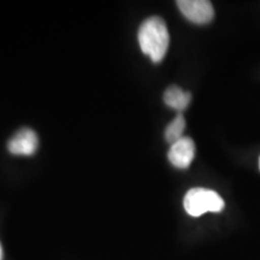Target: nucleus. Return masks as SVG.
<instances>
[{
	"label": "nucleus",
	"instance_id": "obj_1",
	"mask_svg": "<svg viewBox=\"0 0 260 260\" xmlns=\"http://www.w3.org/2000/svg\"><path fill=\"white\" fill-rule=\"evenodd\" d=\"M139 45L146 56L153 63H160L167 54L170 35L164 19L152 16L142 22L139 29Z\"/></svg>",
	"mask_w": 260,
	"mask_h": 260
},
{
	"label": "nucleus",
	"instance_id": "obj_2",
	"mask_svg": "<svg viewBox=\"0 0 260 260\" xmlns=\"http://www.w3.org/2000/svg\"><path fill=\"white\" fill-rule=\"evenodd\" d=\"M184 210L191 217H200L206 212H220L224 201L218 193L205 188H191L183 200Z\"/></svg>",
	"mask_w": 260,
	"mask_h": 260
},
{
	"label": "nucleus",
	"instance_id": "obj_3",
	"mask_svg": "<svg viewBox=\"0 0 260 260\" xmlns=\"http://www.w3.org/2000/svg\"><path fill=\"white\" fill-rule=\"evenodd\" d=\"M177 6L182 15L195 24L210 23L214 17L213 6L207 0H180Z\"/></svg>",
	"mask_w": 260,
	"mask_h": 260
},
{
	"label": "nucleus",
	"instance_id": "obj_4",
	"mask_svg": "<svg viewBox=\"0 0 260 260\" xmlns=\"http://www.w3.org/2000/svg\"><path fill=\"white\" fill-rule=\"evenodd\" d=\"M38 135L34 130L23 128L9 140L8 149L15 155H32L38 149Z\"/></svg>",
	"mask_w": 260,
	"mask_h": 260
},
{
	"label": "nucleus",
	"instance_id": "obj_5",
	"mask_svg": "<svg viewBox=\"0 0 260 260\" xmlns=\"http://www.w3.org/2000/svg\"><path fill=\"white\" fill-rule=\"evenodd\" d=\"M195 155V145L190 138H181L171 145L168 158L174 167L187 169L193 161Z\"/></svg>",
	"mask_w": 260,
	"mask_h": 260
},
{
	"label": "nucleus",
	"instance_id": "obj_6",
	"mask_svg": "<svg viewBox=\"0 0 260 260\" xmlns=\"http://www.w3.org/2000/svg\"><path fill=\"white\" fill-rule=\"evenodd\" d=\"M162 99H164V103L171 109L176 110V111H183L190 104L191 95L189 92H184L180 87L171 86L165 90Z\"/></svg>",
	"mask_w": 260,
	"mask_h": 260
},
{
	"label": "nucleus",
	"instance_id": "obj_7",
	"mask_svg": "<svg viewBox=\"0 0 260 260\" xmlns=\"http://www.w3.org/2000/svg\"><path fill=\"white\" fill-rule=\"evenodd\" d=\"M186 128V119L182 115H177L165 129V140L169 144H175L181 138H183V132Z\"/></svg>",
	"mask_w": 260,
	"mask_h": 260
},
{
	"label": "nucleus",
	"instance_id": "obj_8",
	"mask_svg": "<svg viewBox=\"0 0 260 260\" xmlns=\"http://www.w3.org/2000/svg\"><path fill=\"white\" fill-rule=\"evenodd\" d=\"M0 260H3V248H2V245H0Z\"/></svg>",
	"mask_w": 260,
	"mask_h": 260
},
{
	"label": "nucleus",
	"instance_id": "obj_9",
	"mask_svg": "<svg viewBox=\"0 0 260 260\" xmlns=\"http://www.w3.org/2000/svg\"><path fill=\"white\" fill-rule=\"evenodd\" d=\"M259 169H260V159H259Z\"/></svg>",
	"mask_w": 260,
	"mask_h": 260
}]
</instances>
